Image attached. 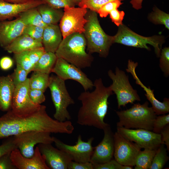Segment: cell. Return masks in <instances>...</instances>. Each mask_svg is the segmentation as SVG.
<instances>
[{
  "label": "cell",
  "mask_w": 169,
  "mask_h": 169,
  "mask_svg": "<svg viewBox=\"0 0 169 169\" xmlns=\"http://www.w3.org/2000/svg\"><path fill=\"white\" fill-rule=\"evenodd\" d=\"M15 88L10 74L0 76V110H11L12 97Z\"/></svg>",
  "instance_id": "cell-22"
},
{
  "label": "cell",
  "mask_w": 169,
  "mask_h": 169,
  "mask_svg": "<svg viewBox=\"0 0 169 169\" xmlns=\"http://www.w3.org/2000/svg\"><path fill=\"white\" fill-rule=\"evenodd\" d=\"M43 46L42 43L35 40L26 34L23 33L15 39L4 49L9 53L14 54Z\"/></svg>",
  "instance_id": "cell-23"
},
{
  "label": "cell",
  "mask_w": 169,
  "mask_h": 169,
  "mask_svg": "<svg viewBox=\"0 0 169 169\" xmlns=\"http://www.w3.org/2000/svg\"><path fill=\"white\" fill-rule=\"evenodd\" d=\"M159 67L165 77L169 75V47H165L161 50Z\"/></svg>",
  "instance_id": "cell-35"
},
{
  "label": "cell",
  "mask_w": 169,
  "mask_h": 169,
  "mask_svg": "<svg viewBox=\"0 0 169 169\" xmlns=\"http://www.w3.org/2000/svg\"><path fill=\"white\" fill-rule=\"evenodd\" d=\"M108 75L112 81L109 87L116 95L118 109L128 103L141 101L137 90L131 85L128 76L124 71L116 67L115 73L110 69Z\"/></svg>",
  "instance_id": "cell-8"
},
{
  "label": "cell",
  "mask_w": 169,
  "mask_h": 169,
  "mask_svg": "<svg viewBox=\"0 0 169 169\" xmlns=\"http://www.w3.org/2000/svg\"><path fill=\"white\" fill-rule=\"evenodd\" d=\"M45 51L43 46L27 51L28 55L33 68Z\"/></svg>",
  "instance_id": "cell-42"
},
{
  "label": "cell",
  "mask_w": 169,
  "mask_h": 169,
  "mask_svg": "<svg viewBox=\"0 0 169 169\" xmlns=\"http://www.w3.org/2000/svg\"><path fill=\"white\" fill-rule=\"evenodd\" d=\"M87 9L80 7L64 8L63 15L59 22V27L63 39L73 33H83L84 26L88 20L85 17Z\"/></svg>",
  "instance_id": "cell-9"
},
{
  "label": "cell",
  "mask_w": 169,
  "mask_h": 169,
  "mask_svg": "<svg viewBox=\"0 0 169 169\" xmlns=\"http://www.w3.org/2000/svg\"><path fill=\"white\" fill-rule=\"evenodd\" d=\"M94 90L82 92L78 97L81 106L77 115V123L103 130L110 125L104 121L108 111V99L113 93L109 86H105L100 78L93 82Z\"/></svg>",
  "instance_id": "cell-2"
},
{
  "label": "cell",
  "mask_w": 169,
  "mask_h": 169,
  "mask_svg": "<svg viewBox=\"0 0 169 169\" xmlns=\"http://www.w3.org/2000/svg\"><path fill=\"white\" fill-rule=\"evenodd\" d=\"M57 59L55 53L45 51L34 66L32 71L49 74L52 72Z\"/></svg>",
  "instance_id": "cell-25"
},
{
  "label": "cell",
  "mask_w": 169,
  "mask_h": 169,
  "mask_svg": "<svg viewBox=\"0 0 169 169\" xmlns=\"http://www.w3.org/2000/svg\"><path fill=\"white\" fill-rule=\"evenodd\" d=\"M156 116L153 124L152 131L156 133L161 131L167 125L169 124V114H164Z\"/></svg>",
  "instance_id": "cell-38"
},
{
  "label": "cell",
  "mask_w": 169,
  "mask_h": 169,
  "mask_svg": "<svg viewBox=\"0 0 169 169\" xmlns=\"http://www.w3.org/2000/svg\"><path fill=\"white\" fill-rule=\"evenodd\" d=\"M123 3L121 1L115 0L108 2L103 5L99 9L97 13L101 18H105L110 12L115 9H118Z\"/></svg>",
  "instance_id": "cell-37"
},
{
  "label": "cell",
  "mask_w": 169,
  "mask_h": 169,
  "mask_svg": "<svg viewBox=\"0 0 169 169\" xmlns=\"http://www.w3.org/2000/svg\"><path fill=\"white\" fill-rule=\"evenodd\" d=\"M5 1L14 4H23L26 3L29 1L28 0H3Z\"/></svg>",
  "instance_id": "cell-49"
},
{
  "label": "cell",
  "mask_w": 169,
  "mask_h": 169,
  "mask_svg": "<svg viewBox=\"0 0 169 169\" xmlns=\"http://www.w3.org/2000/svg\"><path fill=\"white\" fill-rule=\"evenodd\" d=\"M143 0H131L130 3L132 7L135 9L138 10L142 8V3Z\"/></svg>",
  "instance_id": "cell-48"
},
{
  "label": "cell",
  "mask_w": 169,
  "mask_h": 169,
  "mask_svg": "<svg viewBox=\"0 0 169 169\" xmlns=\"http://www.w3.org/2000/svg\"><path fill=\"white\" fill-rule=\"evenodd\" d=\"M26 25L20 18L0 21V46L4 49L23 34Z\"/></svg>",
  "instance_id": "cell-19"
},
{
  "label": "cell",
  "mask_w": 169,
  "mask_h": 169,
  "mask_svg": "<svg viewBox=\"0 0 169 169\" xmlns=\"http://www.w3.org/2000/svg\"><path fill=\"white\" fill-rule=\"evenodd\" d=\"M45 3L40 0L29 2L23 4H14L0 0V21L10 19L30 8Z\"/></svg>",
  "instance_id": "cell-20"
},
{
  "label": "cell",
  "mask_w": 169,
  "mask_h": 169,
  "mask_svg": "<svg viewBox=\"0 0 169 169\" xmlns=\"http://www.w3.org/2000/svg\"><path fill=\"white\" fill-rule=\"evenodd\" d=\"M18 17L26 26L33 25L44 28L47 25L43 22L36 7L30 8L21 13Z\"/></svg>",
  "instance_id": "cell-26"
},
{
  "label": "cell",
  "mask_w": 169,
  "mask_h": 169,
  "mask_svg": "<svg viewBox=\"0 0 169 169\" xmlns=\"http://www.w3.org/2000/svg\"><path fill=\"white\" fill-rule=\"evenodd\" d=\"M161 144L156 150L149 169H161L169 159L167 148Z\"/></svg>",
  "instance_id": "cell-30"
},
{
  "label": "cell",
  "mask_w": 169,
  "mask_h": 169,
  "mask_svg": "<svg viewBox=\"0 0 169 169\" xmlns=\"http://www.w3.org/2000/svg\"><path fill=\"white\" fill-rule=\"evenodd\" d=\"M36 8L46 25L57 24L63 15L64 11L61 8H55L46 3L41 4Z\"/></svg>",
  "instance_id": "cell-24"
},
{
  "label": "cell",
  "mask_w": 169,
  "mask_h": 169,
  "mask_svg": "<svg viewBox=\"0 0 169 169\" xmlns=\"http://www.w3.org/2000/svg\"><path fill=\"white\" fill-rule=\"evenodd\" d=\"M11 158L14 165L18 169H50L47 165L44 156L37 146L31 157L23 156L18 148L11 153Z\"/></svg>",
  "instance_id": "cell-18"
},
{
  "label": "cell",
  "mask_w": 169,
  "mask_h": 169,
  "mask_svg": "<svg viewBox=\"0 0 169 169\" xmlns=\"http://www.w3.org/2000/svg\"><path fill=\"white\" fill-rule=\"evenodd\" d=\"M45 3L57 9L64 8L68 6L70 7H75L76 4L72 0H40Z\"/></svg>",
  "instance_id": "cell-41"
},
{
  "label": "cell",
  "mask_w": 169,
  "mask_h": 169,
  "mask_svg": "<svg viewBox=\"0 0 169 169\" xmlns=\"http://www.w3.org/2000/svg\"><path fill=\"white\" fill-rule=\"evenodd\" d=\"M93 169H132L133 167L123 165L117 162L114 159L104 163L93 164Z\"/></svg>",
  "instance_id": "cell-36"
},
{
  "label": "cell",
  "mask_w": 169,
  "mask_h": 169,
  "mask_svg": "<svg viewBox=\"0 0 169 169\" xmlns=\"http://www.w3.org/2000/svg\"><path fill=\"white\" fill-rule=\"evenodd\" d=\"M37 146L49 169H68L69 163L72 160L67 153L54 147L51 144L41 143Z\"/></svg>",
  "instance_id": "cell-17"
},
{
  "label": "cell",
  "mask_w": 169,
  "mask_h": 169,
  "mask_svg": "<svg viewBox=\"0 0 169 169\" xmlns=\"http://www.w3.org/2000/svg\"><path fill=\"white\" fill-rule=\"evenodd\" d=\"M53 138L54 142L57 148L67 153L72 161L79 162H90L94 148L92 146L94 139L93 137L85 142L82 140L79 135L76 144L74 145L66 144L55 137L53 136Z\"/></svg>",
  "instance_id": "cell-14"
},
{
  "label": "cell",
  "mask_w": 169,
  "mask_h": 169,
  "mask_svg": "<svg viewBox=\"0 0 169 169\" xmlns=\"http://www.w3.org/2000/svg\"><path fill=\"white\" fill-rule=\"evenodd\" d=\"M51 133L38 131H29L13 136L14 142L22 154L26 157L33 156L35 145L39 144H52Z\"/></svg>",
  "instance_id": "cell-10"
},
{
  "label": "cell",
  "mask_w": 169,
  "mask_h": 169,
  "mask_svg": "<svg viewBox=\"0 0 169 169\" xmlns=\"http://www.w3.org/2000/svg\"><path fill=\"white\" fill-rule=\"evenodd\" d=\"M114 159L123 165L134 166L136 157L141 148L117 131L114 134Z\"/></svg>",
  "instance_id": "cell-12"
},
{
  "label": "cell",
  "mask_w": 169,
  "mask_h": 169,
  "mask_svg": "<svg viewBox=\"0 0 169 169\" xmlns=\"http://www.w3.org/2000/svg\"><path fill=\"white\" fill-rule=\"evenodd\" d=\"M8 138L0 145V158L4 155L11 152L13 150L18 148L14 142L13 136Z\"/></svg>",
  "instance_id": "cell-39"
},
{
  "label": "cell",
  "mask_w": 169,
  "mask_h": 169,
  "mask_svg": "<svg viewBox=\"0 0 169 169\" xmlns=\"http://www.w3.org/2000/svg\"><path fill=\"white\" fill-rule=\"evenodd\" d=\"M68 169H93V164L90 162H77L71 161L69 164Z\"/></svg>",
  "instance_id": "cell-45"
},
{
  "label": "cell",
  "mask_w": 169,
  "mask_h": 169,
  "mask_svg": "<svg viewBox=\"0 0 169 169\" xmlns=\"http://www.w3.org/2000/svg\"><path fill=\"white\" fill-rule=\"evenodd\" d=\"M113 36V44L117 43L150 50L151 49L147 45L149 44L154 47L155 53L158 58L160 56L162 45L166 42L164 36H143L135 33L123 23L118 27L116 33Z\"/></svg>",
  "instance_id": "cell-6"
},
{
  "label": "cell",
  "mask_w": 169,
  "mask_h": 169,
  "mask_svg": "<svg viewBox=\"0 0 169 169\" xmlns=\"http://www.w3.org/2000/svg\"><path fill=\"white\" fill-rule=\"evenodd\" d=\"M76 4L78 5L81 1V0H72Z\"/></svg>",
  "instance_id": "cell-50"
},
{
  "label": "cell",
  "mask_w": 169,
  "mask_h": 169,
  "mask_svg": "<svg viewBox=\"0 0 169 169\" xmlns=\"http://www.w3.org/2000/svg\"><path fill=\"white\" fill-rule=\"evenodd\" d=\"M124 0H81L78 4L79 7L89 9L90 10L97 13L99 9L103 5L111 1Z\"/></svg>",
  "instance_id": "cell-31"
},
{
  "label": "cell",
  "mask_w": 169,
  "mask_h": 169,
  "mask_svg": "<svg viewBox=\"0 0 169 169\" xmlns=\"http://www.w3.org/2000/svg\"><path fill=\"white\" fill-rule=\"evenodd\" d=\"M149 102L134 104L131 108L116 111L119 121L117 127L127 129H143L152 131L154 121L157 115Z\"/></svg>",
  "instance_id": "cell-5"
},
{
  "label": "cell",
  "mask_w": 169,
  "mask_h": 169,
  "mask_svg": "<svg viewBox=\"0 0 169 169\" xmlns=\"http://www.w3.org/2000/svg\"><path fill=\"white\" fill-rule=\"evenodd\" d=\"M11 153H7L0 158V169H16L11 158Z\"/></svg>",
  "instance_id": "cell-44"
},
{
  "label": "cell",
  "mask_w": 169,
  "mask_h": 169,
  "mask_svg": "<svg viewBox=\"0 0 169 169\" xmlns=\"http://www.w3.org/2000/svg\"><path fill=\"white\" fill-rule=\"evenodd\" d=\"M147 19L155 24L163 25L166 28L169 29V14L156 6L153 7V11L148 14Z\"/></svg>",
  "instance_id": "cell-29"
},
{
  "label": "cell",
  "mask_w": 169,
  "mask_h": 169,
  "mask_svg": "<svg viewBox=\"0 0 169 169\" xmlns=\"http://www.w3.org/2000/svg\"><path fill=\"white\" fill-rule=\"evenodd\" d=\"M116 131L127 140L136 143L141 148L156 150L161 144V134L151 131L117 127Z\"/></svg>",
  "instance_id": "cell-11"
},
{
  "label": "cell",
  "mask_w": 169,
  "mask_h": 169,
  "mask_svg": "<svg viewBox=\"0 0 169 169\" xmlns=\"http://www.w3.org/2000/svg\"><path fill=\"white\" fill-rule=\"evenodd\" d=\"M46 106L41 105L33 113L25 116L15 115L11 110L0 117V139L29 131L54 133L72 134L74 129L70 120L60 122L51 117Z\"/></svg>",
  "instance_id": "cell-1"
},
{
  "label": "cell",
  "mask_w": 169,
  "mask_h": 169,
  "mask_svg": "<svg viewBox=\"0 0 169 169\" xmlns=\"http://www.w3.org/2000/svg\"><path fill=\"white\" fill-rule=\"evenodd\" d=\"M49 77V74L34 71L29 78V88L39 90L44 92L48 87Z\"/></svg>",
  "instance_id": "cell-27"
},
{
  "label": "cell",
  "mask_w": 169,
  "mask_h": 169,
  "mask_svg": "<svg viewBox=\"0 0 169 169\" xmlns=\"http://www.w3.org/2000/svg\"><path fill=\"white\" fill-rule=\"evenodd\" d=\"M85 18L88 20L85 24L83 33L86 42L88 53H96L102 57H106L113 43V36L106 34L99 23L97 13L90 10Z\"/></svg>",
  "instance_id": "cell-4"
},
{
  "label": "cell",
  "mask_w": 169,
  "mask_h": 169,
  "mask_svg": "<svg viewBox=\"0 0 169 169\" xmlns=\"http://www.w3.org/2000/svg\"><path fill=\"white\" fill-rule=\"evenodd\" d=\"M29 89V78L24 82L16 86L13 94L11 110L15 115L25 116L33 113L39 108L31 100L28 95Z\"/></svg>",
  "instance_id": "cell-15"
},
{
  "label": "cell",
  "mask_w": 169,
  "mask_h": 169,
  "mask_svg": "<svg viewBox=\"0 0 169 169\" xmlns=\"http://www.w3.org/2000/svg\"><path fill=\"white\" fill-rule=\"evenodd\" d=\"M161 144L166 145L167 151H169V124L167 125L160 132Z\"/></svg>",
  "instance_id": "cell-47"
},
{
  "label": "cell",
  "mask_w": 169,
  "mask_h": 169,
  "mask_svg": "<svg viewBox=\"0 0 169 169\" xmlns=\"http://www.w3.org/2000/svg\"><path fill=\"white\" fill-rule=\"evenodd\" d=\"M52 72L65 81L68 79L76 81L82 86L84 91L91 89L94 87L93 82L81 69L62 58H57Z\"/></svg>",
  "instance_id": "cell-13"
},
{
  "label": "cell",
  "mask_w": 169,
  "mask_h": 169,
  "mask_svg": "<svg viewBox=\"0 0 169 169\" xmlns=\"http://www.w3.org/2000/svg\"><path fill=\"white\" fill-rule=\"evenodd\" d=\"M29 73L19 65L16 67L13 72L10 74L15 87L18 84L25 81Z\"/></svg>",
  "instance_id": "cell-33"
},
{
  "label": "cell",
  "mask_w": 169,
  "mask_h": 169,
  "mask_svg": "<svg viewBox=\"0 0 169 169\" xmlns=\"http://www.w3.org/2000/svg\"><path fill=\"white\" fill-rule=\"evenodd\" d=\"M13 59L8 56H4L0 59V68L3 70H8L13 67Z\"/></svg>",
  "instance_id": "cell-46"
},
{
  "label": "cell",
  "mask_w": 169,
  "mask_h": 169,
  "mask_svg": "<svg viewBox=\"0 0 169 169\" xmlns=\"http://www.w3.org/2000/svg\"><path fill=\"white\" fill-rule=\"evenodd\" d=\"M102 141L94 147L90 162L93 164H101L113 159L114 150V133L110 125L103 130Z\"/></svg>",
  "instance_id": "cell-16"
},
{
  "label": "cell",
  "mask_w": 169,
  "mask_h": 169,
  "mask_svg": "<svg viewBox=\"0 0 169 169\" xmlns=\"http://www.w3.org/2000/svg\"><path fill=\"white\" fill-rule=\"evenodd\" d=\"M86 42L83 33H75L63 39L55 54L80 69L91 66L93 57L86 51Z\"/></svg>",
  "instance_id": "cell-3"
},
{
  "label": "cell",
  "mask_w": 169,
  "mask_h": 169,
  "mask_svg": "<svg viewBox=\"0 0 169 169\" xmlns=\"http://www.w3.org/2000/svg\"><path fill=\"white\" fill-rule=\"evenodd\" d=\"M110 18L112 22L117 26L121 25L125 16V13L123 11H120L118 9H115L112 10L109 13Z\"/></svg>",
  "instance_id": "cell-43"
},
{
  "label": "cell",
  "mask_w": 169,
  "mask_h": 169,
  "mask_svg": "<svg viewBox=\"0 0 169 169\" xmlns=\"http://www.w3.org/2000/svg\"><path fill=\"white\" fill-rule=\"evenodd\" d=\"M63 39L60 29L57 24L48 25L44 27L42 44L46 52L55 53Z\"/></svg>",
  "instance_id": "cell-21"
},
{
  "label": "cell",
  "mask_w": 169,
  "mask_h": 169,
  "mask_svg": "<svg viewBox=\"0 0 169 169\" xmlns=\"http://www.w3.org/2000/svg\"><path fill=\"white\" fill-rule=\"evenodd\" d=\"M44 92L42 90L36 89H29L28 95L30 99L34 104L41 105L46 100Z\"/></svg>",
  "instance_id": "cell-40"
},
{
  "label": "cell",
  "mask_w": 169,
  "mask_h": 169,
  "mask_svg": "<svg viewBox=\"0 0 169 169\" xmlns=\"http://www.w3.org/2000/svg\"><path fill=\"white\" fill-rule=\"evenodd\" d=\"M16 64L19 65L29 73L32 71L33 66L29 60L27 51L14 54Z\"/></svg>",
  "instance_id": "cell-32"
},
{
  "label": "cell",
  "mask_w": 169,
  "mask_h": 169,
  "mask_svg": "<svg viewBox=\"0 0 169 169\" xmlns=\"http://www.w3.org/2000/svg\"><path fill=\"white\" fill-rule=\"evenodd\" d=\"M44 28L37 26H26L23 33L26 34L33 39L42 43Z\"/></svg>",
  "instance_id": "cell-34"
},
{
  "label": "cell",
  "mask_w": 169,
  "mask_h": 169,
  "mask_svg": "<svg viewBox=\"0 0 169 169\" xmlns=\"http://www.w3.org/2000/svg\"><path fill=\"white\" fill-rule=\"evenodd\" d=\"M156 150L145 149L141 150L136 158L134 169H149Z\"/></svg>",
  "instance_id": "cell-28"
},
{
  "label": "cell",
  "mask_w": 169,
  "mask_h": 169,
  "mask_svg": "<svg viewBox=\"0 0 169 169\" xmlns=\"http://www.w3.org/2000/svg\"><path fill=\"white\" fill-rule=\"evenodd\" d=\"M48 87L55 109L54 118L60 122L70 120L71 118L67 108L75 102L67 90L65 81L52 75L49 77Z\"/></svg>",
  "instance_id": "cell-7"
},
{
  "label": "cell",
  "mask_w": 169,
  "mask_h": 169,
  "mask_svg": "<svg viewBox=\"0 0 169 169\" xmlns=\"http://www.w3.org/2000/svg\"><path fill=\"white\" fill-rule=\"evenodd\" d=\"M28 0L29 2H31V1H36L37 0Z\"/></svg>",
  "instance_id": "cell-51"
}]
</instances>
